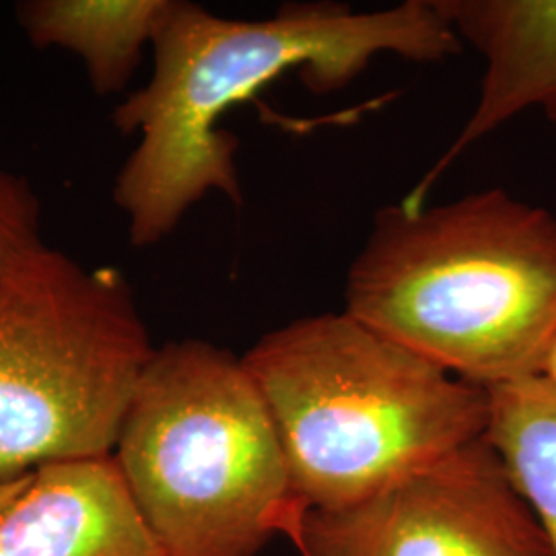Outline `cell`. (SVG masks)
<instances>
[{
    "label": "cell",
    "mask_w": 556,
    "mask_h": 556,
    "mask_svg": "<svg viewBox=\"0 0 556 556\" xmlns=\"http://www.w3.org/2000/svg\"><path fill=\"white\" fill-rule=\"evenodd\" d=\"M151 80L114 112L124 135L139 132L114 184L130 243L167 238L208 192L241 202L238 139L220 130L239 103L298 73L314 93H334L381 54L441 62L462 52L438 0L390 9L287 2L270 20H225L200 4L172 0L153 38Z\"/></svg>",
    "instance_id": "obj_1"
},
{
    "label": "cell",
    "mask_w": 556,
    "mask_h": 556,
    "mask_svg": "<svg viewBox=\"0 0 556 556\" xmlns=\"http://www.w3.org/2000/svg\"><path fill=\"white\" fill-rule=\"evenodd\" d=\"M344 312L482 388L542 376L556 338V215L501 188L376 213Z\"/></svg>",
    "instance_id": "obj_2"
},
{
    "label": "cell",
    "mask_w": 556,
    "mask_h": 556,
    "mask_svg": "<svg viewBox=\"0 0 556 556\" xmlns=\"http://www.w3.org/2000/svg\"><path fill=\"white\" fill-rule=\"evenodd\" d=\"M241 358L305 511L374 497L486 431V388L346 312L295 319Z\"/></svg>",
    "instance_id": "obj_3"
},
{
    "label": "cell",
    "mask_w": 556,
    "mask_h": 556,
    "mask_svg": "<svg viewBox=\"0 0 556 556\" xmlns=\"http://www.w3.org/2000/svg\"><path fill=\"white\" fill-rule=\"evenodd\" d=\"M112 456L165 556H258L307 514L243 358L206 340L155 349Z\"/></svg>",
    "instance_id": "obj_4"
},
{
    "label": "cell",
    "mask_w": 556,
    "mask_h": 556,
    "mask_svg": "<svg viewBox=\"0 0 556 556\" xmlns=\"http://www.w3.org/2000/svg\"><path fill=\"white\" fill-rule=\"evenodd\" d=\"M153 353L118 268L46 243L0 268V482L112 456Z\"/></svg>",
    "instance_id": "obj_5"
},
{
    "label": "cell",
    "mask_w": 556,
    "mask_h": 556,
    "mask_svg": "<svg viewBox=\"0 0 556 556\" xmlns=\"http://www.w3.org/2000/svg\"><path fill=\"white\" fill-rule=\"evenodd\" d=\"M303 556H553L493 445L475 439L355 505L307 511Z\"/></svg>",
    "instance_id": "obj_6"
},
{
    "label": "cell",
    "mask_w": 556,
    "mask_h": 556,
    "mask_svg": "<svg viewBox=\"0 0 556 556\" xmlns=\"http://www.w3.org/2000/svg\"><path fill=\"white\" fill-rule=\"evenodd\" d=\"M462 43L484 59L480 96L443 157L400 202L425 206L431 186L478 140L528 110L556 124V0H438Z\"/></svg>",
    "instance_id": "obj_7"
},
{
    "label": "cell",
    "mask_w": 556,
    "mask_h": 556,
    "mask_svg": "<svg viewBox=\"0 0 556 556\" xmlns=\"http://www.w3.org/2000/svg\"><path fill=\"white\" fill-rule=\"evenodd\" d=\"M0 556H165L114 456L43 464L0 511Z\"/></svg>",
    "instance_id": "obj_8"
},
{
    "label": "cell",
    "mask_w": 556,
    "mask_h": 556,
    "mask_svg": "<svg viewBox=\"0 0 556 556\" xmlns=\"http://www.w3.org/2000/svg\"><path fill=\"white\" fill-rule=\"evenodd\" d=\"M169 7L172 0H27L17 20L34 46L80 56L96 93L110 96L126 87Z\"/></svg>",
    "instance_id": "obj_9"
},
{
    "label": "cell",
    "mask_w": 556,
    "mask_h": 556,
    "mask_svg": "<svg viewBox=\"0 0 556 556\" xmlns=\"http://www.w3.org/2000/svg\"><path fill=\"white\" fill-rule=\"evenodd\" d=\"M493 445L556 556V390L544 376L486 388Z\"/></svg>",
    "instance_id": "obj_10"
},
{
    "label": "cell",
    "mask_w": 556,
    "mask_h": 556,
    "mask_svg": "<svg viewBox=\"0 0 556 556\" xmlns=\"http://www.w3.org/2000/svg\"><path fill=\"white\" fill-rule=\"evenodd\" d=\"M43 243L41 204L25 178L0 167V268Z\"/></svg>",
    "instance_id": "obj_11"
},
{
    "label": "cell",
    "mask_w": 556,
    "mask_h": 556,
    "mask_svg": "<svg viewBox=\"0 0 556 556\" xmlns=\"http://www.w3.org/2000/svg\"><path fill=\"white\" fill-rule=\"evenodd\" d=\"M27 480H29V475L20 478V480H15V482H0V511H2L13 498L20 495L21 489L25 486Z\"/></svg>",
    "instance_id": "obj_12"
},
{
    "label": "cell",
    "mask_w": 556,
    "mask_h": 556,
    "mask_svg": "<svg viewBox=\"0 0 556 556\" xmlns=\"http://www.w3.org/2000/svg\"><path fill=\"white\" fill-rule=\"evenodd\" d=\"M542 376L548 379V381L555 386L556 390V338L555 342H553V346H551V351H548V355H546V361H544Z\"/></svg>",
    "instance_id": "obj_13"
}]
</instances>
